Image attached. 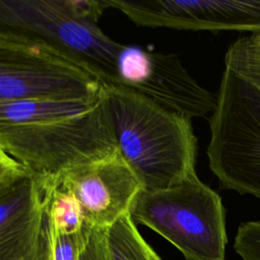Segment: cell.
Instances as JSON below:
<instances>
[{
    "instance_id": "obj_1",
    "label": "cell",
    "mask_w": 260,
    "mask_h": 260,
    "mask_svg": "<svg viewBox=\"0 0 260 260\" xmlns=\"http://www.w3.org/2000/svg\"><path fill=\"white\" fill-rule=\"evenodd\" d=\"M119 151L103 94L90 101L0 103V152L46 187Z\"/></svg>"
},
{
    "instance_id": "obj_2",
    "label": "cell",
    "mask_w": 260,
    "mask_h": 260,
    "mask_svg": "<svg viewBox=\"0 0 260 260\" xmlns=\"http://www.w3.org/2000/svg\"><path fill=\"white\" fill-rule=\"evenodd\" d=\"M103 98L120 153L143 190L166 189L196 173L192 119L121 85L106 84Z\"/></svg>"
},
{
    "instance_id": "obj_3",
    "label": "cell",
    "mask_w": 260,
    "mask_h": 260,
    "mask_svg": "<svg viewBox=\"0 0 260 260\" xmlns=\"http://www.w3.org/2000/svg\"><path fill=\"white\" fill-rule=\"evenodd\" d=\"M105 82L84 61L25 32L0 30V103L90 101Z\"/></svg>"
},
{
    "instance_id": "obj_4",
    "label": "cell",
    "mask_w": 260,
    "mask_h": 260,
    "mask_svg": "<svg viewBox=\"0 0 260 260\" xmlns=\"http://www.w3.org/2000/svg\"><path fill=\"white\" fill-rule=\"evenodd\" d=\"M171 244L186 260H224L228 243L220 196L194 173L161 190H141L128 212Z\"/></svg>"
},
{
    "instance_id": "obj_5",
    "label": "cell",
    "mask_w": 260,
    "mask_h": 260,
    "mask_svg": "<svg viewBox=\"0 0 260 260\" xmlns=\"http://www.w3.org/2000/svg\"><path fill=\"white\" fill-rule=\"evenodd\" d=\"M106 0H0L2 27L36 36L88 64L105 84L118 85L124 47L98 25Z\"/></svg>"
},
{
    "instance_id": "obj_6",
    "label": "cell",
    "mask_w": 260,
    "mask_h": 260,
    "mask_svg": "<svg viewBox=\"0 0 260 260\" xmlns=\"http://www.w3.org/2000/svg\"><path fill=\"white\" fill-rule=\"evenodd\" d=\"M209 128V167L221 187L260 199V91L226 67Z\"/></svg>"
},
{
    "instance_id": "obj_7",
    "label": "cell",
    "mask_w": 260,
    "mask_h": 260,
    "mask_svg": "<svg viewBox=\"0 0 260 260\" xmlns=\"http://www.w3.org/2000/svg\"><path fill=\"white\" fill-rule=\"evenodd\" d=\"M117 71L118 85L190 119L205 117L215 109L216 95L202 87L173 54L124 45L118 57Z\"/></svg>"
},
{
    "instance_id": "obj_8",
    "label": "cell",
    "mask_w": 260,
    "mask_h": 260,
    "mask_svg": "<svg viewBox=\"0 0 260 260\" xmlns=\"http://www.w3.org/2000/svg\"><path fill=\"white\" fill-rule=\"evenodd\" d=\"M48 190L0 152V260H36Z\"/></svg>"
},
{
    "instance_id": "obj_9",
    "label": "cell",
    "mask_w": 260,
    "mask_h": 260,
    "mask_svg": "<svg viewBox=\"0 0 260 260\" xmlns=\"http://www.w3.org/2000/svg\"><path fill=\"white\" fill-rule=\"evenodd\" d=\"M58 184L79 203L89 226L106 229L129 212L142 185L121 155L74 168L65 173Z\"/></svg>"
},
{
    "instance_id": "obj_10",
    "label": "cell",
    "mask_w": 260,
    "mask_h": 260,
    "mask_svg": "<svg viewBox=\"0 0 260 260\" xmlns=\"http://www.w3.org/2000/svg\"><path fill=\"white\" fill-rule=\"evenodd\" d=\"M110 260H161L146 243L129 213L105 230Z\"/></svg>"
},
{
    "instance_id": "obj_11",
    "label": "cell",
    "mask_w": 260,
    "mask_h": 260,
    "mask_svg": "<svg viewBox=\"0 0 260 260\" xmlns=\"http://www.w3.org/2000/svg\"><path fill=\"white\" fill-rule=\"evenodd\" d=\"M89 225L77 234L60 233L54 225L47 210L44 215L42 236L36 260H79V254Z\"/></svg>"
},
{
    "instance_id": "obj_12",
    "label": "cell",
    "mask_w": 260,
    "mask_h": 260,
    "mask_svg": "<svg viewBox=\"0 0 260 260\" xmlns=\"http://www.w3.org/2000/svg\"><path fill=\"white\" fill-rule=\"evenodd\" d=\"M224 67L260 91V36H245L230 45Z\"/></svg>"
},
{
    "instance_id": "obj_13",
    "label": "cell",
    "mask_w": 260,
    "mask_h": 260,
    "mask_svg": "<svg viewBox=\"0 0 260 260\" xmlns=\"http://www.w3.org/2000/svg\"><path fill=\"white\" fill-rule=\"evenodd\" d=\"M47 210L55 228L60 233L77 234L87 224L77 200L59 184L48 190Z\"/></svg>"
},
{
    "instance_id": "obj_14",
    "label": "cell",
    "mask_w": 260,
    "mask_h": 260,
    "mask_svg": "<svg viewBox=\"0 0 260 260\" xmlns=\"http://www.w3.org/2000/svg\"><path fill=\"white\" fill-rule=\"evenodd\" d=\"M234 248L242 260H260V220L239 225Z\"/></svg>"
},
{
    "instance_id": "obj_15",
    "label": "cell",
    "mask_w": 260,
    "mask_h": 260,
    "mask_svg": "<svg viewBox=\"0 0 260 260\" xmlns=\"http://www.w3.org/2000/svg\"><path fill=\"white\" fill-rule=\"evenodd\" d=\"M105 230L96 226L88 228L79 254V260H110Z\"/></svg>"
}]
</instances>
